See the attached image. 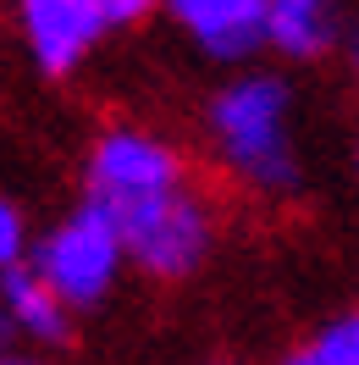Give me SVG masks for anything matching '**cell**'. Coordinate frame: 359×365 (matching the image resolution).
<instances>
[{"label":"cell","instance_id":"obj_8","mask_svg":"<svg viewBox=\"0 0 359 365\" xmlns=\"http://www.w3.org/2000/svg\"><path fill=\"white\" fill-rule=\"evenodd\" d=\"M0 310L11 321V338L28 343H67L72 332V304L33 266H17V272L0 277Z\"/></svg>","mask_w":359,"mask_h":365},{"label":"cell","instance_id":"obj_14","mask_svg":"<svg viewBox=\"0 0 359 365\" xmlns=\"http://www.w3.org/2000/svg\"><path fill=\"white\" fill-rule=\"evenodd\" d=\"M6 343H11V321H6V310H0V354H6Z\"/></svg>","mask_w":359,"mask_h":365},{"label":"cell","instance_id":"obj_6","mask_svg":"<svg viewBox=\"0 0 359 365\" xmlns=\"http://www.w3.org/2000/svg\"><path fill=\"white\" fill-rule=\"evenodd\" d=\"M17 11H23L28 50L45 78H67L105 39V23L89 0H17Z\"/></svg>","mask_w":359,"mask_h":365},{"label":"cell","instance_id":"obj_15","mask_svg":"<svg viewBox=\"0 0 359 365\" xmlns=\"http://www.w3.org/2000/svg\"><path fill=\"white\" fill-rule=\"evenodd\" d=\"M354 172H359V150H354Z\"/></svg>","mask_w":359,"mask_h":365},{"label":"cell","instance_id":"obj_3","mask_svg":"<svg viewBox=\"0 0 359 365\" xmlns=\"http://www.w3.org/2000/svg\"><path fill=\"white\" fill-rule=\"evenodd\" d=\"M28 266L45 277L78 316V310H94V304H105L116 294V282L128 272V244H122V232H116V222L105 210L78 205L56 227H45L33 238Z\"/></svg>","mask_w":359,"mask_h":365},{"label":"cell","instance_id":"obj_13","mask_svg":"<svg viewBox=\"0 0 359 365\" xmlns=\"http://www.w3.org/2000/svg\"><path fill=\"white\" fill-rule=\"evenodd\" d=\"M0 365H50V360H45V354H17V349H6Z\"/></svg>","mask_w":359,"mask_h":365},{"label":"cell","instance_id":"obj_1","mask_svg":"<svg viewBox=\"0 0 359 365\" xmlns=\"http://www.w3.org/2000/svg\"><path fill=\"white\" fill-rule=\"evenodd\" d=\"M210 150L227 178L282 200L298 188V138H293V83L282 72H238L204 106Z\"/></svg>","mask_w":359,"mask_h":365},{"label":"cell","instance_id":"obj_7","mask_svg":"<svg viewBox=\"0 0 359 365\" xmlns=\"http://www.w3.org/2000/svg\"><path fill=\"white\" fill-rule=\"evenodd\" d=\"M343 0H271L266 11V50L282 61H321L343 50Z\"/></svg>","mask_w":359,"mask_h":365},{"label":"cell","instance_id":"obj_12","mask_svg":"<svg viewBox=\"0 0 359 365\" xmlns=\"http://www.w3.org/2000/svg\"><path fill=\"white\" fill-rule=\"evenodd\" d=\"M343 61H348V72H354V83H359V28L343 34Z\"/></svg>","mask_w":359,"mask_h":365},{"label":"cell","instance_id":"obj_9","mask_svg":"<svg viewBox=\"0 0 359 365\" xmlns=\"http://www.w3.org/2000/svg\"><path fill=\"white\" fill-rule=\"evenodd\" d=\"M282 365H359V304L337 310L282 354Z\"/></svg>","mask_w":359,"mask_h":365},{"label":"cell","instance_id":"obj_2","mask_svg":"<svg viewBox=\"0 0 359 365\" xmlns=\"http://www.w3.org/2000/svg\"><path fill=\"white\" fill-rule=\"evenodd\" d=\"M188 182L194 178H188V160H182L177 144H166L160 133L133 128V122L105 128L83 155V205L105 210L111 222L155 205Z\"/></svg>","mask_w":359,"mask_h":365},{"label":"cell","instance_id":"obj_5","mask_svg":"<svg viewBox=\"0 0 359 365\" xmlns=\"http://www.w3.org/2000/svg\"><path fill=\"white\" fill-rule=\"evenodd\" d=\"M271 0H166V17L199 45V56L238 67L266 50Z\"/></svg>","mask_w":359,"mask_h":365},{"label":"cell","instance_id":"obj_10","mask_svg":"<svg viewBox=\"0 0 359 365\" xmlns=\"http://www.w3.org/2000/svg\"><path fill=\"white\" fill-rule=\"evenodd\" d=\"M28 255H33V227H28L23 205L0 194V277L28 266Z\"/></svg>","mask_w":359,"mask_h":365},{"label":"cell","instance_id":"obj_11","mask_svg":"<svg viewBox=\"0 0 359 365\" xmlns=\"http://www.w3.org/2000/svg\"><path fill=\"white\" fill-rule=\"evenodd\" d=\"M89 6L100 11L105 34H111V28H133V23H144L150 11H166V0H89Z\"/></svg>","mask_w":359,"mask_h":365},{"label":"cell","instance_id":"obj_4","mask_svg":"<svg viewBox=\"0 0 359 365\" xmlns=\"http://www.w3.org/2000/svg\"><path fill=\"white\" fill-rule=\"evenodd\" d=\"M128 244V266L144 272L150 282H188L216 250V205L188 182L155 205L133 210L116 222Z\"/></svg>","mask_w":359,"mask_h":365}]
</instances>
